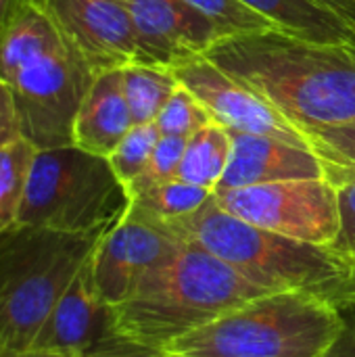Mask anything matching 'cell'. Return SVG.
<instances>
[{
  "label": "cell",
  "instance_id": "6da1fadb",
  "mask_svg": "<svg viewBox=\"0 0 355 357\" xmlns=\"http://www.w3.org/2000/svg\"><path fill=\"white\" fill-rule=\"evenodd\" d=\"M203 56L262 94L303 134L355 121V44L266 29L222 38Z\"/></svg>",
  "mask_w": 355,
  "mask_h": 357
},
{
  "label": "cell",
  "instance_id": "7a4b0ae2",
  "mask_svg": "<svg viewBox=\"0 0 355 357\" xmlns=\"http://www.w3.org/2000/svg\"><path fill=\"white\" fill-rule=\"evenodd\" d=\"M264 293L213 253L182 243L113 307V331L126 341L163 351Z\"/></svg>",
  "mask_w": 355,
  "mask_h": 357
},
{
  "label": "cell",
  "instance_id": "3957f363",
  "mask_svg": "<svg viewBox=\"0 0 355 357\" xmlns=\"http://www.w3.org/2000/svg\"><path fill=\"white\" fill-rule=\"evenodd\" d=\"M174 236L213 253L266 293L308 291L335 303L354 299V264L331 247H316L257 228L213 197L199 211L161 222Z\"/></svg>",
  "mask_w": 355,
  "mask_h": 357
},
{
  "label": "cell",
  "instance_id": "277c9868",
  "mask_svg": "<svg viewBox=\"0 0 355 357\" xmlns=\"http://www.w3.org/2000/svg\"><path fill=\"white\" fill-rule=\"evenodd\" d=\"M343 328L339 305L318 293H264L167 345V357H324Z\"/></svg>",
  "mask_w": 355,
  "mask_h": 357
},
{
  "label": "cell",
  "instance_id": "5b68a950",
  "mask_svg": "<svg viewBox=\"0 0 355 357\" xmlns=\"http://www.w3.org/2000/svg\"><path fill=\"white\" fill-rule=\"evenodd\" d=\"M105 234L15 224L0 232V341L29 349Z\"/></svg>",
  "mask_w": 355,
  "mask_h": 357
},
{
  "label": "cell",
  "instance_id": "8992f818",
  "mask_svg": "<svg viewBox=\"0 0 355 357\" xmlns=\"http://www.w3.org/2000/svg\"><path fill=\"white\" fill-rule=\"evenodd\" d=\"M130 195L107 157L73 144L36 153L17 224L69 234H107Z\"/></svg>",
  "mask_w": 355,
  "mask_h": 357
},
{
  "label": "cell",
  "instance_id": "52a82bcc",
  "mask_svg": "<svg viewBox=\"0 0 355 357\" xmlns=\"http://www.w3.org/2000/svg\"><path fill=\"white\" fill-rule=\"evenodd\" d=\"M96 73L61 36L23 61L6 79L19 134L38 151L73 144V121Z\"/></svg>",
  "mask_w": 355,
  "mask_h": 357
},
{
  "label": "cell",
  "instance_id": "ba28073f",
  "mask_svg": "<svg viewBox=\"0 0 355 357\" xmlns=\"http://www.w3.org/2000/svg\"><path fill=\"white\" fill-rule=\"evenodd\" d=\"M213 201L257 228L316 247L333 249L341 228L337 188L328 178L216 190Z\"/></svg>",
  "mask_w": 355,
  "mask_h": 357
},
{
  "label": "cell",
  "instance_id": "9c48e42d",
  "mask_svg": "<svg viewBox=\"0 0 355 357\" xmlns=\"http://www.w3.org/2000/svg\"><path fill=\"white\" fill-rule=\"evenodd\" d=\"M182 243L161 222L130 207L92 253L98 293L111 307L123 303L140 280L165 264Z\"/></svg>",
  "mask_w": 355,
  "mask_h": 357
},
{
  "label": "cell",
  "instance_id": "30bf717a",
  "mask_svg": "<svg viewBox=\"0 0 355 357\" xmlns=\"http://www.w3.org/2000/svg\"><path fill=\"white\" fill-rule=\"evenodd\" d=\"M172 71L176 79L209 111L211 119L230 132L264 134L310 146L305 134L297 130L276 107L247 84L220 69L207 56L180 63L172 67Z\"/></svg>",
  "mask_w": 355,
  "mask_h": 357
},
{
  "label": "cell",
  "instance_id": "8fae6325",
  "mask_svg": "<svg viewBox=\"0 0 355 357\" xmlns=\"http://www.w3.org/2000/svg\"><path fill=\"white\" fill-rule=\"evenodd\" d=\"M69 46L98 75L146 63L121 0H38Z\"/></svg>",
  "mask_w": 355,
  "mask_h": 357
},
{
  "label": "cell",
  "instance_id": "7c38bea8",
  "mask_svg": "<svg viewBox=\"0 0 355 357\" xmlns=\"http://www.w3.org/2000/svg\"><path fill=\"white\" fill-rule=\"evenodd\" d=\"M138 33L144 61L176 67L203 56L222 29L184 0H121Z\"/></svg>",
  "mask_w": 355,
  "mask_h": 357
},
{
  "label": "cell",
  "instance_id": "4fadbf2b",
  "mask_svg": "<svg viewBox=\"0 0 355 357\" xmlns=\"http://www.w3.org/2000/svg\"><path fill=\"white\" fill-rule=\"evenodd\" d=\"M111 337H115L113 307L98 293L90 257L56 301L29 349L80 357Z\"/></svg>",
  "mask_w": 355,
  "mask_h": 357
},
{
  "label": "cell",
  "instance_id": "5bb4252c",
  "mask_svg": "<svg viewBox=\"0 0 355 357\" xmlns=\"http://www.w3.org/2000/svg\"><path fill=\"white\" fill-rule=\"evenodd\" d=\"M230 161L218 190L326 178L322 159L310 146L274 136L243 132H230Z\"/></svg>",
  "mask_w": 355,
  "mask_h": 357
},
{
  "label": "cell",
  "instance_id": "9a60e30c",
  "mask_svg": "<svg viewBox=\"0 0 355 357\" xmlns=\"http://www.w3.org/2000/svg\"><path fill=\"white\" fill-rule=\"evenodd\" d=\"M134 119L123 92L121 69L98 73L73 121V146L92 155L109 157L123 136L132 130Z\"/></svg>",
  "mask_w": 355,
  "mask_h": 357
},
{
  "label": "cell",
  "instance_id": "2e32d148",
  "mask_svg": "<svg viewBox=\"0 0 355 357\" xmlns=\"http://www.w3.org/2000/svg\"><path fill=\"white\" fill-rule=\"evenodd\" d=\"M278 31L322 44H355V29L312 0H241Z\"/></svg>",
  "mask_w": 355,
  "mask_h": 357
},
{
  "label": "cell",
  "instance_id": "e0dca14e",
  "mask_svg": "<svg viewBox=\"0 0 355 357\" xmlns=\"http://www.w3.org/2000/svg\"><path fill=\"white\" fill-rule=\"evenodd\" d=\"M230 132L218 121L207 123L186 142L176 180L203 186L207 190H218L228 161H230Z\"/></svg>",
  "mask_w": 355,
  "mask_h": 357
},
{
  "label": "cell",
  "instance_id": "ac0fdd59",
  "mask_svg": "<svg viewBox=\"0 0 355 357\" xmlns=\"http://www.w3.org/2000/svg\"><path fill=\"white\" fill-rule=\"evenodd\" d=\"M126 100L136 123H153L174 90L180 86L174 71L163 65L134 63L121 69Z\"/></svg>",
  "mask_w": 355,
  "mask_h": 357
},
{
  "label": "cell",
  "instance_id": "d6986e66",
  "mask_svg": "<svg viewBox=\"0 0 355 357\" xmlns=\"http://www.w3.org/2000/svg\"><path fill=\"white\" fill-rule=\"evenodd\" d=\"M213 190L195 186L182 180H167L146 186L130 197V207L157 220L172 222L199 211L207 201H211Z\"/></svg>",
  "mask_w": 355,
  "mask_h": 357
},
{
  "label": "cell",
  "instance_id": "ffe728a7",
  "mask_svg": "<svg viewBox=\"0 0 355 357\" xmlns=\"http://www.w3.org/2000/svg\"><path fill=\"white\" fill-rule=\"evenodd\" d=\"M36 153L38 149L23 136L0 146V232L17 224Z\"/></svg>",
  "mask_w": 355,
  "mask_h": 357
},
{
  "label": "cell",
  "instance_id": "44dd1931",
  "mask_svg": "<svg viewBox=\"0 0 355 357\" xmlns=\"http://www.w3.org/2000/svg\"><path fill=\"white\" fill-rule=\"evenodd\" d=\"M305 138L312 151L322 159L326 178L333 184L355 176V121L310 130Z\"/></svg>",
  "mask_w": 355,
  "mask_h": 357
},
{
  "label": "cell",
  "instance_id": "7402d4cb",
  "mask_svg": "<svg viewBox=\"0 0 355 357\" xmlns=\"http://www.w3.org/2000/svg\"><path fill=\"white\" fill-rule=\"evenodd\" d=\"M161 138L159 128L153 123H136L107 157L115 176L126 186V190L144 174L149 159Z\"/></svg>",
  "mask_w": 355,
  "mask_h": 357
},
{
  "label": "cell",
  "instance_id": "603a6c76",
  "mask_svg": "<svg viewBox=\"0 0 355 357\" xmlns=\"http://www.w3.org/2000/svg\"><path fill=\"white\" fill-rule=\"evenodd\" d=\"M209 111L197 100V96L186 90L182 84L174 90L165 107L155 119V126L159 128L161 136H178V138H190L201 128L211 123Z\"/></svg>",
  "mask_w": 355,
  "mask_h": 357
},
{
  "label": "cell",
  "instance_id": "cb8c5ba5",
  "mask_svg": "<svg viewBox=\"0 0 355 357\" xmlns=\"http://www.w3.org/2000/svg\"><path fill=\"white\" fill-rule=\"evenodd\" d=\"M184 2L190 4L201 15H205L207 19H211L222 29L224 38L249 33V31L276 29L268 19L257 15L241 0H184Z\"/></svg>",
  "mask_w": 355,
  "mask_h": 357
},
{
  "label": "cell",
  "instance_id": "d4e9b609",
  "mask_svg": "<svg viewBox=\"0 0 355 357\" xmlns=\"http://www.w3.org/2000/svg\"><path fill=\"white\" fill-rule=\"evenodd\" d=\"M188 138H178V136H161L151 159L149 165L144 169V174L128 188V195L132 197L134 192L159 184V182H167V180H176L184 149H186Z\"/></svg>",
  "mask_w": 355,
  "mask_h": 357
},
{
  "label": "cell",
  "instance_id": "484cf974",
  "mask_svg": "<svg viewBox=\"0 0 355 357\" xmlns=\"http://www.w3.org/2000/svg\"><path fill=\"white\" fill-rule=\"evenodd\" d=\"M339 199L341 228L333 245V251L355 264V176H347L335 184Z\"/></svg>",
  "mask_w": 355,
  "mask_h": 357
},
{
  "label": "cell",
  "instance_id": "4316f807",
  "mask_svg": "<svg viewBox=\"0 0 355 357\" xmlns=\"http://www.w3.org/2000/svg\"><path fill=\"white\" fill-rule=\"evenodd\" d=\"M80 357H165V354L157 351V349H149V347L136 345V343L126 341V339L115 335V337L98 343L90 351L82 354Z\"/></svg>",
  "mask_w": 355,
  "mask_h": 357
},
{
  "label": "cell",
  "instance_id": "83f0119b",
  "mask_svg": "<svg viewBox=\"0 0 355 357\" xmlns=\"http://www.w3.org/2000/svg\"><path fill=\"white\" fill-rule=\"evenodd\" d=\"M337 305L343 314V328L324 357H355V299Z\"/></svg>",
  "mask_w": 355,
  "mask_h": 357
},
{
  "label": "cell",
  "instance_id": "f1b7e54d",
  "mask_svg": "<svg viewBox=\"0 0 355 357\" xmlns=\"http://www.w3.org/2000/svg\"><path fill=\"white\" fill-rule=\"evenodd\" d=\"M19 134V121L15 111V100L10 94V88L0 79V146L10 142Z\"/></svg>",
  "mask_w": 355,
  "mask_h": 357
},
{
  "label": "cell",
  "instance_id": "f546056e",
  "mask_svg": "<svg viewBox=\"0 0 355 357\" xmlns=\"http://www.w3.org/2000/svg\"><path fill=\"white\" fill-rule=\"evenodd\" d=\"M312 2L333 10L355 29V0H312Z\"/></svg>",
  "mask_w": 355,
  "mask_h": 357
},
{
  "label": "cell",
  "instance_id": "4dcf8cb0",
  "mask_svg": "<svg viewBox=\"0 0 355 357\" xmlns=\"http://www.w3.org/2000/svg\"><path fill=\"white\" fill-rule=\"evenodd\" d=\"M0 357H71L61 356V354H48V351H38V349H23V347H13L0 341Z\"/></svg>",
  "mask_w": 355,
  "mask_h": 357
},
{
  "label": "cell",
  "instance_id": "1f68e13d",
  "mask_svg": "<svg viewBox=\"0 0 355 357\" xmlns=\"http://www.w3.org/2000/svg\"><path fill=\"white\" fill-rule=\"evenodd\" d=\"M23 0H0V27L13 17V13L19 8Z\"/></svg>",
  "mask_w": 355,
  "mask_h": 357
},
{
  "label": "cell",
  "instance_id": "d6a6232c",
  "mask_svg": "<svg viewBox=\"0 0 355 357\" xmlns=\"http://www.w3.org/2000/svg\"><path fill=\"white\" fill-rule=\"evenodd\" d=\"M354 268H355V264H354ZM354 293H355V270H354ZM355 299V297H354Z\"/></svg>",
  "mask_w": 355,
  "mask_h": 357
},
{
  "label": "cell",
  "instance_id": "836d02e7",
  "mask_svg": "<svg viewBox=\"0 0 355 357\" xmlns=\"http://www.w3.org/2000/svg\"><path fill=\"white\" fill-rule=\"evenodd\" d=\"M165 357H167V356H165Z\"/></svg>",
  "mask_w": 355,
  "mask_h": 357
}]
</instances>
